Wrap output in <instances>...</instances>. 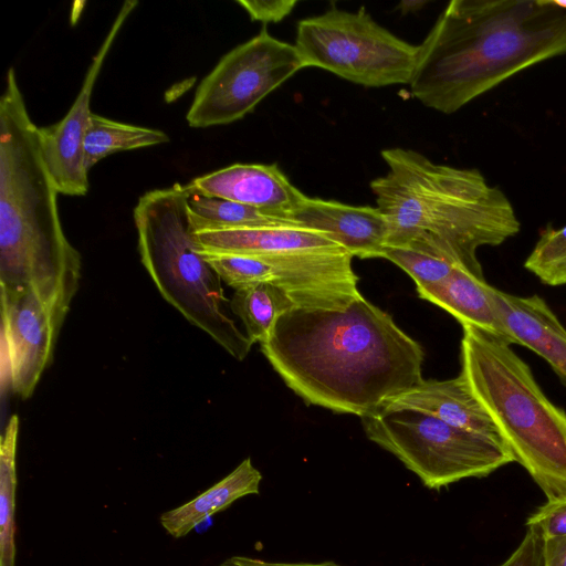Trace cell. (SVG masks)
Segmentation results:
<instances>
[{"mask_svg":"<svg viewBox=\"0 0 566 566\" xmlns=\"http://www.w3.org/2000/svg\"><path fill=\"white\" fill-rule=\"evenodd\" d=\"M137 0H126L115 17L106 36L94 55L81 90L66 115L57 123L40 127L44 161L60 193L85 196L88 191V171L84 163V138L92 116L90 104L94 85Z\"/></svg>","mask_w":566,"mask_h":566,"instance_id":"11","label":"cell"},{"mask_svg":"<svg viewBox=\"0 0 566 566\" xmlns=\"http://www.w3.org/2000/svg\"><path fill=\"white\" fill-rule=\"evenodd\" d=\"M427 1L420 0H411V1H401L397 9L401 11L402 14L411 13L417 10H420L422 6H424Z\"/></svg>","mask_w":566,"mask_h":566,"instance_id":"31","label":"cell"},{"mask_svg":"<svg viewBox=\"0 0 566 566\" xmlns=\"http://www.w3.org/2000/svg\"><path fill=\"white\" fill-rule=\"evenodd\" d=\"M261 472L244 459L232 472L191 501L161 514L163 527L174 537L189 534L205 518L230 506L234 501L259 494Z\"/></svg>","mask_w":566,"mask_h":566,"instance_id":"19","label":"cell"},{"mask_svg":"<svg viewBox=\"0 0 566 566\" xmlns=\"http://www.w3.org/2000/svg\"><path fill=\"white\" fill-rule=\"evenodd\" d=\"M461 374L547 500L566 496V412L505 340L462 326Z\"/></svg>","mask_w":566,"mask_h":566,"instance_id":"5","label":"cell"},{"mask_svg":"<svg viewBox=\"0 0 566 566\" xmlns=\"http://www.w3.org/2000/svg\"><path fill=\"white\" fill-rule=\"evenodd\" d=\"M252 21H260L264 24L279 22L287 17L297 1L294 0H238Z\"/></svg>","mask_w":566,"mask_h":566,"instance_id":"28","label":"cell"},{"mask_svg":"<svg viewBox=\"0 0 566 566\" xmlns=\"http://www.w3.org/2000/svg\"><path fill=\"white\" fill-rule=\"evenodd\" d=\"M19 417L11 416L0 443V566H15V492Z\"/></svg>","mask_w":566,"mask_h":566,"instance_id":"23","label":"cell"},{"mask_svg":"<svg viewBox=\"0 0 566 566\" xmlns=\"http://www.w3.org/2000/svg\"><path fill=\"white\" fill-rule=\"evenodd\" d=\"M186 185L139 197L134 208L142 263L163 297L232 357L243 360L252 343L229 316L221 279L193 234Z\"/></svg>","mask_w":566,"mask_h":566,"instance_id":"6","label":"cell"},{"mask_svg":"<svg viewBox=\"0 0 566 566\" xmlns=\"http://www.w3.org/2000/svg\"><path fill=\"white\" fill-rule=\"evenodd\" d=\"M295 48L305 65L366 87L410 83L419 45L398 38L361 7H335L297 23Z\"/></svg>","mask_w":566,"mask_h":566,"instance_id":"8","label":"cell"},{"mask_svg":"<svg viewBox=\"0 0 566 566\" xmlns=\"http://www.w3.org/2000/svg\"><path fill=\"white\" fill-rule=\"evenodd\" d=\"M524 266L546 285H566V226L542 231Z\"/></svg>","mask_w":566,"mask_h":566,"instance_id":"24","label":"cell"},{"mask_svg":"<svg viewBox=\"0 0 566 566\" xmlns=\"http://www.w3.org/2000/svg\"><path fill=\"white\" fill-rule=\"evenodd\" d=\"M544 566H566V536L544 539Z\"/></svg>","mask_w":566,"mask_h":566,"instance_id":"30","label":"cell"},{"mask_svg":"<svg viewBox=\"0 0 566 566\" xmlns=\"http://www.w3.org/2000/svg\"><path fill=\"white\" fill-rule=\"evenodd\" d=\"M366 437L395 455L422 484L439 490L483 478L515 459L501 440L470 432L410 409H381L361 418Z\"/></svg>","mask_w":566,"mask_h":566,"instance_id":"7","label":"cell"},{"mask_svg":"<svg viewBox=\"0 0 566 566\" xmlns=\"http://www.w3.org/2000/svg\"><path fill=\"white\" fill-rule=\"evenodd\" d=\"M59 190L44 161L14 69L0 98V286L32 289L63 324L81 277V255L64 234Z\"/></svg>","mask_w":566,"mask_h":566,"instance_id":"3","label":"cell"},{"mask_svg":"<svg viewBox=\"0 0 566 566\" xmlns=\"http://www.w3.org/2000/svg\"><path fill=\"white\" fill-rule=\"evenodd\" d=\"M2 334L12 391L29 398L52 359L62 324L32 290H1Z\"/></svg>","mask_w":566,"mask_h":566,"instance_id":"12","label":"cell"},{"mask_svg":"<svg viewBox=\"0 0 566 566\" xmlns=\"http://www.w3.org/2000/svg\"><path fill=\"white\" fill-rule=\"evenodd\" d=\"M559 55H566V0H453L419 45L410 92L452 114Z\"/></svg>","mask_w":566,"mask_h":566,"instance_id":"2","label":"cell"},{"mask_svg":"<svg viewBox=\"0 0 566 566\" xmlns=\"http://www.w3.org/2000/svg\"><path fill=\"white\" fill-rule=\"evenodd\" d=\"M229 306L242 321L245 335L252 344L264 343L277 319L296 307L284 291L269 283L234 290Z\"/></svg>","mask_w":566,"mask_h":566,"instance_id":"21","label":"cell"},{"mask_svg":"<svg viewBox=\"0 0 566 566\" xmlns=\"http://www.w3.org/2000/svg\"><path fill=\"white\" fill-rule=\"evenodd\" d=\"M388 172L370 182L387 219V247L449 259L483 276L482 247H496L521 228L506 195L475 168L437 164L419 151L387 148Z\"/></svg>","mask_w":566,"mask_h":566,"instance_id":"4","label":"cell"},{"mask_svg":"<svg viewBox=\"0 0 566 566\" xmlns=\"http://www.w3.org/2000/svg\"><path fill=\"white\" fill-rule=\"evenodd\" d=\"M304 67L295 45L275 39L264 27L226 53L203 77L187 112V123L206 128L239 120Z\"/></svg>","mask_w":566,"mask_h":566,"instance_id":"9","label":"cell"},{"mask_svg":"<svg viewBox=\"0 0 566 566\" xmlns=\"http://www.w3.org/2000/svg\"><path fill=\"white\" fill-rule=\"evenodd\" d=\"M503 340L525 346L541 356L566 385V328L544 298L491 290Z\"/></svg>","mask_w":566,"mask_h":566,"instance_id":"15","label":"cell"},{"mask_svg":"<svg viewBox=\"0 0 566 566\" xmlns=\"http://www.w3.org/2000/svg\"><path fill=\"white\" fill-rule=\"evenodd\" d=\"M384 259L403 270L416 283V289L427 287L446 280L455 266L449 259L406 248L387 247Z\"/></svg>","mask_w":566,"mask_h":566,"instance_id":"25","label":"cell"},{"mask_svg":"<svg viewBox=\"0 0 566 566\" xmlns=\"http://www.w3.org/2000/svg\"><path fill=\"white\" fill-rule=\"evenodd\" d=\"M169 142L159 129L116 122L92 113L84 138V163L87 171L103 158L118 151L133 150Z\"/></svg>","mask_w":566,"mask_h":566,"instance_id":"20","label":"cell"},{"mask_svg":"<svg viewBox=\"0 0 566 566\" xmlns=\"http://www.w3.org/2000/svg\"><path fill=\"white\" fill-rule=\"evenodd\" d=\"M201 253L230 287L269 283L284 291L298 308L342 311L361 296L353 256L345 250L263 255Z\"/></svg>","mask_w":566,"mask_h":566,"instance_id":"10","label":"cell"},{"mask_svg":"<svg viewBox=\"0 0 566 566\" xmlns=\"http://www.w3.org/2000/svg\"><path fill=\"white\" fill-rule=\"evenodd\" d=\"M499 566H544V538L537 531L527 527L518 546Z\"/></svg>","mask_w":566,"mask_h":566,"instance_id":"27","label":"cell"},{"mask_svg":"<svg viewBox=\"0 0 566 566\" xmlns=\"http://www.w3.org/2000/svg\"><path fill=\"white\" fill-rule=\"evenodd\" d=\"M382 409L421 411L450 426L503 441L462 374L446 380L422 379L413 388L389 400Z\"/></svg>","mask_w":566,"mask_h":566,"instance_id":"16","label":"cell"},{"mask_svg":"<svg viewBox=\"0 0 566 566\" xmlns=\"http://www.w3.org/2000/svg\"><path fill=\"white\" fill-rule=\"evenodd\" d=\"M544 539L566 536V496L547 500L526 522Z\"/></svg>","mask_w":566,"mask_h":566,"instance_id":"26","label":"cell"},{"mask_svg":"<svg viewBox=\"0 0 566 566\" xmlns=\"http://www.w3.org/2000/svg\"><path fill=\"white\" fill-rule=\"evenodd\" d=\"M492 285L462 265L442 282L417 289L418 296L451 314L462 326H473L503 339L492 297Z\"/></svg>","mask_w":566,"mask_h":566,"instance_id":"18","label":"cell"},{"mask_svg":"<svg viewBox=\"0 0 566 566\" xmlns=\"http://www.w3.org/2000/svg\"><path fill=\"white\" fill-rule=\"evenodd\" d=\"M219 566H343L332 560L321 563H276L268 562L255 557L231 556L224 559Z\"/></svg>","mask_w":566,"mask_h":566,"instance_id":"29","label":"cell"},{"mask_svg":"<svg viewBox=\"0 0 566 566\" xmlns=\"http://www.w3.org/2000/svg\"><path fill=\"white\" fill-rule=\"evenodd\" d=\"M292 219L300 228L324 233L352 256L384 258L389 228L378 207L307 197Z\"/></svg>","mask_w":566,"mask_h":566,"instance_id":"14","label":"cell"},{"mask_svg":"<svg viewBox=\"0 0 566 566\" xmlns=\"http://www.w3.org/2000/svg\"><path fill=\"white\" fill-rule=\"evenodd\" d=\"M193 234L201 251L220 254L345 250L324 233L298 227L206 229L193 231Z\"/></svg>","mask_w":566,"mask_h":566,"instance_id":"17","label":"cell"},{"mask_svg":"<svg viewBox=\"0 0 566 566\" xmlns=\"http://www.w3.org/2000/svg\"><path fill=\"white\" fill-rule=\"evenodd\" d=\"M260 347L307 405L337 413L368 417L423 379L420 344L363 295L342 311H287Z\"/></svg>","mask_w":566,"mask_h":566,"instance_id":"1","label":"cell"},{"mask_svg":"<svg viewBox=\"0 0 566 566\" xmlns=\"http://www.w3.org/2000/svg\"><path fill=\"white\" fill-rule=\"evenodd\" d=\"M188 209L193 231L253 227H297L234 201L189 191ZM300 228V227H298Z\"/></svg>","mask_w":566,"mask_h":566,"instance_id":"22","label":"cell"},{"mask_svg":"<svg viewBox=\"0 0 566 566\" xmlns=\"http://www.w3.org/2000/svg\"><path fill=\"white\" fill-rule=\"evenodd\" d=\"M186 187L189 191L242 203L291 222L307 198L276 164H233L199 176Z\"/></svg>","mask_w":566,"mask_h":566,"instance_id":"13","label":"cell"}]
</instances>
